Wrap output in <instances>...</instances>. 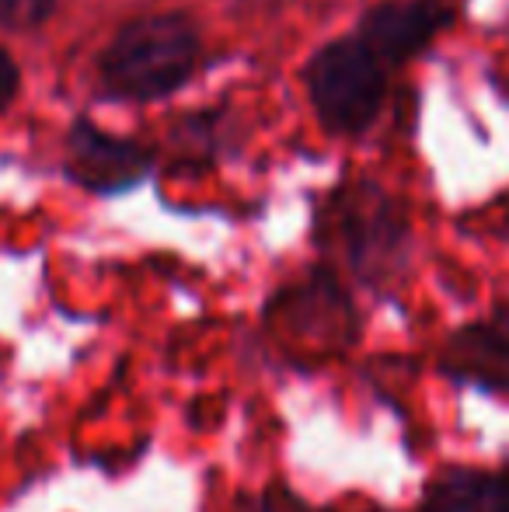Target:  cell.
I'll return each instance as SVG.
<instances>
[{"label": "cell", "mask_w": 509, "mask_h": 512, "mask_svg": "<svg viewBox=\"0 0 509 512\" xmlns=\"http://www.w3.org/2000/svg\"><path fill=\"white\" fill-rule=\"evenodd\" d=\"M196 32L178 14L140 18L119 28L102 56V74L126 98H161L182 88L196 67Z\"/></svg>", "instance_id": "obj_1"}, {"label": "cell", "mask_w": 509, "mask_h": 512, "mask_svg": "<svg viewBox=\"0 0 509 512\" xmlns=\"http://www.w3.org/2000/svg\"><path fill=\"white\" fill-rule=\"evenodd\" d=\"M307 91L328 129L360 133L381 108L384 74L363 42H332L307 67Z\"/></svg>", "instance_id": "obj_2"}, {"label": "cell", "mask_w": 509, "mask_h": 512, "mask_svg": "<svg viewBox=\"0 0 509 512\" xmlns=\"http://www.w3.org/2000/svg\"><path fill=\"white\" fill-rule=\"evenodd\" d=\"M70 175L98 192H116L140 182L150 168V154L129 140L105 136L102 129L77 122L70 133Z\"/></svg>", "instance_id": "obj_3"}, {"label": "cell", "mask_w": 509, "mask_h": 512, "mask_svg": "<svg viewBox=\"0 0 509 512\" xmlns=\"http://www.w3.org/2000/svg\"><path fill=\"white\" fill-rule=\"evenodd\" d=\"M450 11L436 0H412V4H381L363 18V46L384 60H405L422 49L443 25Z\"/></svg>", "instance_id": "obj_4"}, {"label": "cell", "mask_w": 509, "mask_h": 512, "mask_svg": "<svg viewBox=\"0 0 509 512\" xmlns=\"http://www.w3.org/2000/svg\"><path fill=\"white\" fill-rule=\"evenodd\" d=\"M422 512H509V478L447 471L426 488Z\"/></svg>", "instance_id": "obj_5"}, {"label": "cell", "mask_w": 509, "mask_h": 512, "mask_svg": "<svg viewBox=\"0 0 509 512\" xmlns=\"http://www.w3.org/2000/svg\"><path fill=\"white\" fill-rule=\"evenodd\" d=\"M56 0H0V25L35 28L53 14Z\"/></svg>", "instance_id": "obj_6"}, {"label": "cell", "mask_w": 509, "mask_h": 512, "mask_svg": "<svg viewBox=\"0 0 509 512\" xmlns=\"http://www.w3.org/2000/svg\"><path fill=\"white\" fill-rule=\"evenodd\" d=\"M14 91H18V67H14L11 56L0 49V108L11 102Z\"/></svg>", "instance_id": "obj_7"}, {"label": "cell", "mask_w": 509, "mask_h": 512, "mask_svg": "<svg viewBox=\"0 0 509 512\" xmlns=\"http://www.w3.org/2000/svg\"><path fill=\"white\" fill-rule=\"evenodd\" d=\"M492 335H496L499 345H506V349H509V310H503V314H499V321H496V328H492Z\"/></svg>", "instance_id": "obj_8"}]
</instances>
